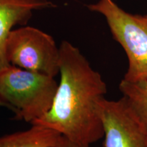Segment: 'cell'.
Instances as JSON below:
<instances>
[{
  "label": "cell",
  "mask_w": 147,
  "mask_h": 147,
  "mask_svg": "<svg viewBox=\"0 0 147 147\" xmlns=\"http://www.w3.org/2000/svg\"><path fill=\"white\" fill-rule=\"evenodd\" d=\"M59 75L49 111L32 125L57 131L80 147H89L103 138L99 106L107 86L78 48L64 40L60 47Z\"/></svg>",
  "instance_id": "6da1fadb"
},
{
  "label": "cell",
  "mask_w": 147,
  "mask_h": 147,
  "mask_svg": "<svg viewBox=\"0 0 147 147\" xmlns=\"http://www.w3.org/2000/svg\"><path fill=\"white\" fill-rule=\"evenodd\" d=\"M58 82L55 77L9 65L0 71V96L10 105L16 120L32 125L52 106Z\"/></svg>",
  "instance_id": "7a4b0ae2"
},
{
  "label": "cell",
  "mask_w": 147,
  "mask_h": 147,
  "mask_svg": "<svg viewBox=\"0 0 147 147\" xmlns=\"http://www.w3.org/2000/svg\"><path fill=\"white\" fill-rule=\"evenodd\" d=\"M87 7L104 16L114 39L126 53L128 68L123 79L129 82L147 79V16L126 12L113 0H100Z\"/></svg>",
  "instance_id": "3957f363"
},
{
  "label": "cell",
  "mask_w": 147,
  "mask_h": 147,
  "mask_svg": "<svg viewBox=\"0 0 147 147\" xmlns=\"http://www.w3.org/2000/svg\"><path fill=\"white\" fill-rule=\"evenodd\" d=\"M5 55L10 65L55 78L59 74V47L52 36L39 29H12L5 43Z\"/></svg>",
  "instance_id": "277c9868"
},
{
  "label": "cell",
  "mask_w": 147,
  "mask_h": 147,
  "mask_svg": "<svg viewBox=\"0 0 147 147\" xmlns=\"http://www.w3.org/2000/svg\"><path fill=\"white\" fill-rule=\"evenodd\" d=\"M102 147H147V128L125 97L104 99L99 106Z\"/></svg>",
  "instance_id": "5b68a950"
},
{
  "label": "cell",
  "mask_w": 147,
  "mask_h": 147,
  "mask_svg": "<svg viewBox=\"0 0 147 147\" xmlns=\"http://www.w3.org/2000/svg\"><path fill=\"white\" fill-rule=\"evenodd\" d=\"M54 6L49 0H0V71L10 65L5 55V43L13 27L26 25L34 10Z\"/></svg>",
  "instance_id": "8992f818"
},
{
  "label": "cell",
  "mask_w": 147,
  "mask_h": 147,
  "mask_svg": "<svg viewBox=\"0 0 147 147\" xmlns=\"http://www.w3.org/2000/svg\"><path fill=\"white\" fill-rule=\"evenodd\" d=\"M62 136L51 129L32 125L27 130L0 137V147H57Z\"/></svg>",
  "instance_id": "52a82bcc"
},
{
  "label": "cell",
  "mask_w": 147,
  "mask_h": 147,
  "mask_svg": "<svg viewBox=\"0 0 147 147\" xmlns=\"http://www.w3.org/2000/svg\"><path fill=\"white\" fill-rule=\"evenodd\" d=\"M119 88L147 128V79L136 82L122 79Z\"/></svg>",
  "instance_id": "ba28073f"
},
{
  "label": "cell",
  "mask_w": 147,
  "mask_h": 147,
  "mask_svg": "<svg viewBox=\"0 0 147 147\" xmlns=\"http://www.w3.org/2000/svg\"><path fill=\"white\" fill-rule=\"evenodd\" d=\"M57 147H80L78 145H77L75 143L71 142L70 140H69L68 139H67L66 138L62 136V138L61 140V142L59 144H58V146Z\"/></svg>",
  "instance_id": "9c48e42d"
},
{
  "label": "cell",
  "mask_w": 147,
  "mask_h": 147,
  "mask_svg": "<svg viewBox=\"0 0 147 147\" xmlns=\"http://www.w3.org/2000/svg\"><path fill=\"white\" fill-rule=\"evenodd\" d=\"M0 106H1V107H5L11 110L10 105H9L6 102H5V101L3 100V99L1 96H0Z\"/></svg>",
  "instance_id": "30bf717a"
},
{
  "label": "cell",
  "mask_w": 147,
  "mask_h": 147,
  "mask_svg": "<svg viewBox=\"0 0 147 147\" xmlns=\"http://www.w3.org/2000/svg\"><path fill=\"white\" fill-rule=\"evenodd\" d=\"M146 16H147V15H146Z\"/></svg>",
  "instance_id": "8fae6325"
}]
</instances>
